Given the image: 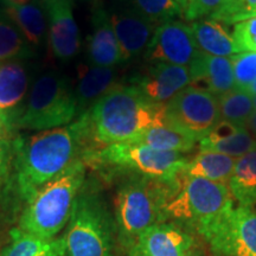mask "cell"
I'll return each mask as SVG.
<instances>
[{
  "mask_svg": "<svg viewBox=\"0 0 256 256\" xmlns=\"http://www.w3.org/2000/svg\"><path fill=\"white\" fill-rule=\"evenodd\" d=\"M236 159L216 152H200L188 159L183 172L191 177H200L208 180L228 185Z\"/></svg>",
  "mask_w": 256,
  "mask_h": 256,
  "instance_id": "603a6c76",
  "label": "cell"
},
{
  "mask_svg": "<svg viewBox=\"0 0 256 256\" xmlns=\"http://www.w3.org/2000/svg\"><path fill=\"white\" fill-rule=\"evenodd\" d=\"M191 87L209 92L215 96L236 88L230 57H217L200 52L188 66Z\"/></svg>",
  "mask_w": 256,
  "mask_h": 256,
  "instance_id": "ac0fdd59",
  "label": "cell"
},
{
  "mask_svg": "<svg viewBox=\"0 0 256 256\" xmlns=\"http://www.w3.org/2000/svg\"><path fill=\"white\" fill-rule=\"evenodd\" d=\"M130 142L152 147L159 151L185 153L192 151L197 142L168 126H156L144 130Z\"/></svg>",
  "mask_w": 256,
  "mask_h": 256,
  "instance_id": "484cf974",
  "label": "cell"
},
{
  "mask_svg": "<svg viewBox=\"0 0 256 256\" xmlns=\"http://www.w3.org/2000/svg\"><path fill=\"white\" fill-rule=\"evenodd\" d=\"M256 150V139L244 126L220 120L212 130L200 140V152H216L240 158Z\"/></svg>",
  "mask_w": 256,
  "mask_h": 256,
  "instance_id": "d6986e66",
  "label": "cell"
},
{
  "mask_svg": "<svg viewBox=\"0 0 256 256\" xmlns=\"http://www.w3.org/2000/svg\"><path fill=\"white\" fill-rule=\"evenodd\" d=\"M254 17H256V0H222L210 19L224 25H232Z\"/></svg>",
  "mask_w": 256,
  "mask_h": 256,
  "instance_id": "f546056e",
  "label": "cell"
},
{
  "mask_svg": "<svg viewBox=\"0 0 256 256\" xmlns=\"http://www.w3.org/2000/svg\"><path fill=\"white\" fill-rule=\"evenodd\" d=\"M246 128H247L248 132L256 139V112H254V113L250 115V118H249L247 122H246Z\"/></svg>",
  "mask_w": 256,
  "mask_h": 256,
  "instance_id": "d590c367",
  "label": "cell"
},
{
  "mask_svg": "<svg viewBox=\"0 0 256 256\" xmlns=\"http://www.w3.org/2000/svg\"><path fill=\"white\" fill-rule=\"evenodd\" d=\"M220 120L229 121L240 126H244L250 115L254 113L252 95L243 89L235 88L217 98Z\"/></svg>",
  "mask_w": 256,
  "mask_h": 256,
  "instance_id": "83f0119b",
  "label": "cell"
},
{
  "mask_svg": "<svg viewBox=\"0 0 256 256\" xmlns=\"http://www.w3.org/2000/svg\"><path fill=\"white\" fill-rule=\"evenodd\" d=\"M194 240L174 223H156L138 238L130 249V256H185Z\"/></svg>",
  "mask_w": 256,
  "mask_h": 256,
  "instance_id": "5bb4252c",
  "label": "cell"
},
{
  "mask_svg": "<svg viewBox=\"0 0 256 256\" xmlns=\"http://www.w3.org/2000/svg\"><path fill=\"white\" fill-rule=\"evenodd\" d=\"M230 60L236 88L246 89L256 80V52H240Z\"/></svg>",
  "mask_w": 256,
  "mask_h": 256,
  "instance_id": "4dcf8cb0",
  "label": "cell"
},
{
  "mask_svg": "<svg viewBox=\"0 0 256 256\" xmlns=\"http://www.w3.org/2000/svg\"><path fill=\"white\" fill-rule=\"evenodd\" d=\"M150 101L154 104H168L176 94L190 86L191 76L188 66L152 62L145 72L130 80Z\"/></svg>",
  "mask_w": 256,
  "mask_h": 256,
  "instance_id": "7c38bea8",
  "label": "cell"
},
{
  "mask_svg": "<svg viewBox=\"0 0 256 256\" xmlns=\"http://www.w3.org/2000/svg\"><path fill=\"white\" fill-rule=\"evenodd\" d=\"M2 10L20 30L32 49L40 46L49 31L46 8L40 0H30L24 4H0Z\"/></svg>",
  "mask_w": 256,
  "mask_h": 256,
  "instance_id": "44dd1931",
  "label": "cell"
},
{
  "mask_svg": "<svg viewBox=\"0 0 256 256\" xmlns=\"http://www.w3.org/2000/svg\"><path fill=\"white\" fill-rule=\"evenodd\" d=\"M217 256H256V211L238 206L197 230Z\"/></svg>",
  "mask_w": 256,
  "mask_h": 256,
  "instance_id": "9c48e42d",
  "label": "cell"
},
{
  "mask_svg": "<svg viewBox=\"0 0 256 256\" xmlns=\"http://www.w3.org/2000/svg\"><path fill=\"white\" fill-rule=\"evenodd\" d=\"M156 126H165V104L150 101L130 83L115 86L70 124L83 153L130 142Z\"/></svg>",
  "mask_w": 256,
  "mask_h": 256,
  "instance_id": "6da1fadb",
  "label": "cell"
},
{
  "mask_svg": "<svg viewBox=\"0 0 256 256\" xmlns=\"http://www.w3.org/2000/svg\"><path fill=\"white\" fill-rule=\"evenodd\" d=\"M222 0H190L184 18L188 22H196L197 19L208 17L215 14Z\"/></svg>",
  "mask_w": 256,
  "mask_h": 256,
  "instance_id": "d6a6232c",
  "label": "cell"
},
{
  "mask_svg": "<svg viewBox=\"0 0 256 256\" xmlns=\"http://www.w3.org/2000/svg\"><path fill=\"white\" fill-rule=\"evenodd\" d=\"M200 52L190 25L180 20H171L156 26L144 56L150 63L188 66Z\"/></svg>",
  "mask_w": 256,
  "mask_h": 256,
  "instance_id": "8fae6325",
  "label": "cell"
},
{
  "mask_svg": "<svg viewBox=\"0 0 256 256\" xmlns=\"http://www.w3.org/2000/svg\"><path fill=\"white\" fill-rule=\"evenodd\" d=\"M170 183L156 179L132 178L121 185L115 198V212L121 243L130 249L142 234L162 222Z\"/></svg>",
  "mask_w": 256,
  "mask_h": 256,
  "instance_id": "8992f818",
  "label": "cell"
},
{
  "mask_svg": "<svg viewBox=\"0 0 256 256\" xmlns=\"http://www.w3.org/2000/svg\"><path fill=\"white\" fill-rule=\"evenodd\" d=\"M232 37L240 52H256V17L234 25Z\"/></svg>",
  "mask_w": 256,
  "mask_h": 256,
  "instance_id": "1f68e13d",
  "label": "cell"
},
{
  "mask_svg": "<svg viewBox=\"0 0 256 256\" xmlns=\"http://www.w3.org/2000/svg\"><path fill=\"white\" fill-rule=\"evenodd\" d=\"M243 90H246L247 92H249V94H250V95H256V80L252 83L250 86H248L247 88L243 89Z\"/></svg>",
  "mask_w": 256,
  "mask_h": 256,
  "instance_id": "f35d334b",
  "label": "cell"
},
{
  "mask_svg": "<svg viewBox=\"0 0 256 256\" xmlns=\"http://www.w3.org/2000/svg\"><path fill=\"white\" fill-rule=\"evenodd\" d=\"M234 208L228 185L191 177L183 171L170 183L162 218L188 224L197 230Z\"/></svg>",
  "mask_w": 256,
  "mask_h": 256,
  "instance_id": "277c9868",
  "label": "cell"
},
{
  "mask_svg": "<svg viewBox=\"0 0 256 256\" xmlns=\"http://www.w3.org/2000/svg\"><path fill=\"white\" fill-rule=\"evenodd\" d=\"M190 26L200 52L217 57H232L240 54L232 34H230L226 25L220 22L203 19L194 22Z\"/></svg>",
  "mask_w": 256,
  "mask_h": 256,
  "instance_id": "7402d4cb",
  "label": "cell"
},
{
  "mask_svg": "<svg viewBox=\"0 0 256 256\" xmlns=\"http://www.w3.org/2000/svg\"><path fill=\"white\" fill-rule=\"evenodd\" d=\"M229 190L238 206L256 204V150L240 156L229 180Z\"/></svg>",
  "mask_w": 256,
  "mask_h": 256,
  "instance_id": "cb8c5ba5",
  "label": "cell"
},
{
  "mask_svg": "<svg viewBox=\"0 0 256 256\" xmlns=\"http://www.w3.org/2000/svg\"><path fill=\"white\" fill-rule=\"evenodd\" d=\"M116 76V69L113 66H98L89 63L80 66L78 80L76 87H74L78 118L90 110L102 96L119 84Z\"/></svg>",
  "mask_w": 256,
  "mask_h": 256,
  "instance_id": "ffe728a7",
  "label": "cell"
},
{
  "mask_svg": "<svg viewBox=\"0 0 256 256\" xmlns=\"http://www.w3.org/2000/svg\"><path fill=\"white\" fill-rule=\"evenodd\" d=\"M176 2H177L179 8L183 10V12L185 14V11H186L188 4H190V0H174Z\"/></svg>",
  "mask_w": 256,
  "mask_h": 256,
  "instance_id": "74e56055",
  "label": "cell"
},
{
  "mask_svg": "<svg viewBox=\"0 0 256 256\" xmlns=\"http://www.w3.org/2000/svg\"><path fill=\"white\" fill-rule=\"evenodd\" d=\"M87 56L89 64L92 66L115 68V66L124 63L110 14L100 4H96L92 10V32L88 37Z\"/></svg>",
  "mask_w": 256,
  "mask_h": 256,
  "instance_id": "e0dca14e",
  "label": "cell"
},
{
  "mask_svg": "<svg viewBox=\"0 0 256 256\" xmlns=\"http://www.w3.org/2000/svg\"><path fill=\"white\" fill-rule=\"evenodd\" d=\"M14 150L16 183L19 194L26 202L62 174L82 151L70 124L19 136L14 142Z\"/></svg>",
  "mask_w": 256,
  "mask_h": 256,
  "instance_id": "7a4b0ae2",
  "label": "cell"
},
{
  "mask_svg": "<svg viewBox=\"0 0 256 256\" xmlns=\"http://www.w3.org/2000/svg\"><path fill=\"white\" fill-rule=\"evenodd\" d=\"M78 118L75 90L66 76L42 74L32 83L26 101L14 122V130H48L64 127Z\"/></svg>",
  "mask_w": 256,
  "mask_h": 256,
  "instance_id": "5b68a950",
  "label": "cell"
},
{
  "mask_svg": "<svg viewBox=\"0 0 256 256\" xmlns=\"http://www.w3.org/2000/svg\"><path fill=\"white\" fill-rule=\"evenodd\" d=\"M84 177V162L76 159L26 202L18 229L40 238H55L70 220Z\"/></svg>",
  "mask_w": 256,
  "mask_h": 256,
  "instance_id": "3957f363",
  "label": "cell"
},
{
  "mask_svg": "<svg viewBox=\"0 0 256 256\" xmlns=\"http://www.w3.org/2000/svg\"><path fill=\"white\" fill-rule=\"evenodd\" d=\"M252 104H254V110L256 112V95H252Z\"/></svg>",
  "mask_w": 256,
  "mask_h": 256,
  "instance_id": "60d3db41",
  "label": "cell"
},
{
  "mask_svg": "<svg viewBox=\"0 0 256 256\" xmlns=\"http://www.w3.org/2000/svg\"><path fill=\"white\" fill-rule=\"evenodd\" d=\"M108 14L124 62L145 54L156 25L140 14L132 6L119 8Z\"/></svg>",
  "mask_w": 256,
  "mask_h": 256,
  "instance_id": "4fadbf2b",
  "label": "cell"
},
{
  "mask_svg": "<svg viewBox=\"0 0 256 256\" xmlns=\"http://www.w3.org/2000/svg\"><path fill=\"white\" fill-rule=\"evenodd\" d=\"M64 238L66 256H113L110 216L95 194L81 188Z\"/></svg>",
  "mask_w": 256,
  "mask_h": 256,
  "instance_id": "ba28073f",
  "label": "cell"
},
{
  "mask_svg": "<svg viewBox=\"0 0 256 256\" xmlns=\"http://www.w3.org/2000/svg\"><path fill=\"white\" fill-rule=\"evenodd\" d=\"M220 120L217 96L191 86L165 104V126L196 142L203 139Z\"/></svg>",
  "mask_w": 256,
  "mask_h": 256,
  "instance_id": "30bf717a",
  "label": "cell"
},
{
  "mask_svg": "<svg viewBox=\"0 0 256 256\" xmlns=\"http://www.w3.org/2000/svg\"><path fill=\"white\" fill-rule=\"evenodd\" d=\"M42 2H43L44 4V6H46V5H49V4H51V2H56V0H40Z\"/></svg>",
  "mask_w": 256,
  "mask_h": 256,
  "instance_id": "ab89813d",
  "label": "cell"
},
{
  "mask_svg": "<svg viewBox=\"0 0 256 256\" xmlns=\"http://www.w3.org/2000/svg\"><path fill=\"white\" fill-rule=\"evenodd\" d=\"M12 127L10 124L8 116L0 110V136H8V132H11Z\"/></svg>",
  "mask_w": 256,
  "mask_h": 256,
  "instance_id": "e575fe53",
  "label": "cell"
},
{
  "mask_svg": "<svg viewBox=\"0 0 256 256\" xmlns=\"http://www.w3.org/2000/svg\"><path fill=\"white\" fill-rule=\"evenodd\" d=\"M34 55V50L17 25L0 10V60H26Z\"/></svg>",
  "mask_w": 256,
  "mask_h": 256,
  "instance_id": "4316f807",
  "label": "cell"
},
{
  "mask_svg": "<svg viewBox=\"0 0 256 256\" xmlns=\"http://www.w3.org/2000/svg\"><path fill=\"white\" fill-rule=\"evenodd\" d=\"M130 6L156 26L184 17L183 10L174 0H130Z\"/></svg>",
  "mask_w": 256,
  "mask_h": 256,
  "instance_id": "f1b7e54d",
  "label": "cell"
},
{
  "mask_svg": "<svg viewBox=\"0 0 256 256\" xmlns=\"http://www.w3.org/2000/svg\"><path fill=\"white\" fill-rule=\"evenodd\" d=\"M14 142L10 140L8 136H0V186L8 176L10 162L14 158Z\"/></svg>",
  "mask_w": 256,
  "mask_h": 256,
  "instance_id": "836d02e7",
  "label": "cell"
},
{
  "mask_svg": "<svg viewBox=\"0 0 256 256\" xmlns=\"http://www.w3.org/2000/svg\"><path fill=\"white\" fill-rule=\"evenodd\" d=\"M49 20V44L54 56L60 60L76 57L81 48V36L72 14V0H56L46 5Z\"/></svg>",
  "mask_w": 256,
  "mask_h": 256,
  "instance_id": "9a60e30c",
  "label": "cell"
},
{
  "mask_svg": "<svg viewBox=\"0 0 256 256\" xmlns=\"http://www.w3.org/2000/svg\"><path fill=\"white\" fill-rule=\"evenodd\" d=\"M83 162L84 164L130 170L142 177L168 183L183 171L188 159L179 152L159 151L145 145L120 142L83 153Z\"/></svg>",
  "mask_w": 256,
  "mask_h": 256,
  "instance_id": "52a82bcc",
  "label": "cell"
},
{
  "mask_svg": "<svg viewBox=\"0 0 256 256\" xmlns=\"http://www.w3.org/2000/svg\"><path fill=\"white\" fill-rule=\"evenodd\" d=\"M32 83L31 68L25 60H0V110L8 116L12 130Z\"/></svg>",
  "mask_w": 256,
  "mask_h": 256,
  "instance_id": "2e32d148",
  "label": "cell"
},
{
  "mask_svg": "<svg viewBox=\"0 0 256 256\" xmlns=\"http://www.w3.org/2000/svg\"><path fill=\"white\" fill-rule=\"evenodd\" d=\"M185 256H206V254H204V252L200 247L194 244Z\"/></svg>",
  "mask_w": 256,
  "mask_h": 256,
  "instance_id": "8d00e7d4",
  "label": "cell"
},
{
  "mask_svg": "<svg viewBox=\"0 0 256 256\" xmlns=\"http://www.w3.org/2000/svg\"><path fill=\"white\" fill-rule=\"evenodd\" d=\"M66 238L44 240L16 229L2 256H66Z\"/></svg>",
  "mask_w": 256,
  "mask_h": 256,
  "instance_id": "d4e9b609",
  "label": "cell"
}]
</instances>
